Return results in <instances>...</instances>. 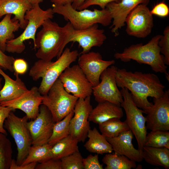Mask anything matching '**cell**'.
<instances>
[{"instance_id":"cell-1","label":"cell","mask_w":169,"mask_h":169,"mask_svg":"<svg viewBox=\"0 0 169 169\" xmlns=\"http://www.w3.org/2000/svg\"><path fill=\"white\" fill-rule=\"evenodd\" d=\"M115 79L118 87L126 88L131 92L135 103L145 114L153 104L148 100V97L158 98L164 93V85L158 77L153 73L118 69Z\"/></svg>"},{"instance_id":"cell-2","label":"cell","mask_w":169,"mask_h":169,"mask_svg":"<svg viewBox=\"0 0 169 169\" xmlns=\"http://www.w3.org/2000/svg\"><path fill=\"white\" fill-rule=\"evenodd\" d=\"M161 36L158 34L154 36L145 44L142 43L132 44L125 48L122 52L115 53L114 57L125 62L133 60L140 64L148 65L156 73H164L169 81L167 66L165 63L164 56L160 54L158 44Z\"/></svg>"},{"instance_id":"cell-3","label":"cell","mask_w":169,"mask_h":169,"mask_svg":"<svg viewBox=\"0 0 169 169\" xmlns=\"http://www.w3.org/2000/svg\"><path fill=\"white\" fill-rule=\"evenodd\" d=\"M79 56L77 50H71L66 48L55 61L39 59L30 69L29 75L33 80H42L38 90L42 95H46L50 88L62 73L71 64L75 61Z\"/></svg>"},{"instance_id":"cell-4","label":"cell","mask_w":169,"mask_h":169,"mask_svg":"<svg viewBox=\"0 0 169 169\" xmlns=\"http://www.w3.org/2000/svg\"><path fill=\"white\" fill-rule=\"evenodd\" d=\"M42 28L36 35L34 49H38L36 57L45 61L58 58L65 48L66 32L64 26L60 27L51 19L46 20Z\"/></svg>"},{"instance_id":"cell-5","label":"cell","mask_w":169,"mask_h":169,"mask_svg":"<svg viewBox=\"0 0 169 169\" xmlns=\"http://www.w3.org/2000/svg\"><path fill=\"white\" fill-rule=\"evenodd\" d=\"M52 10L54 13L61 15L76 30L88 28L96 24L104 26H109L112 23V18L108 9L93 10L85 9L81 10L74 9L71 4L58 5L53 4Z\"/></svg>"},{"instance_id":"cell-6","label":"cell","mask_w":169,"mask_h":169,"mask_svg":"<svg viewBox=\"0 0 169 169\" xmlns=\"http://www.w3.org/2000/svg\"><path fill=\"white\" fill-rule=\"evenodd\" d=\"M54 14L52 8L43 10L40 7L39 4L33 6L25 13L24 18L28 21V23L23 32L17 38L7 42L5 51L20 54L25 49L24 43L25 41L32 39L34 44L37 29L42 26L46 20L52 19Z\"/></svg>"},{"instance_id":"cell-7","label":"cell","mask_w":169,"mask_h":169,"mask_svg":"<svg viewBox=\"0 0 169 169\" xmlns=\"http://www.w3.org/2000/svg\"><path fill=\"white\" fill-rule=\"evenodd\" d=\"M43 96L42 104L50 112L55 122L61 120L72 111L79 99L68 93L58 78Z\"/></svg>"},{"instance_id":"cell-8","label":"cell","mask_w":169,"mask_h":169,"mask_svg":"<svg viewBox=\"0 0 169 169\" xmlns=\"http://www.w3.org/2000/svg\"><path fill=\"white\" fill-rule=\"evenodd\" d=\"M28 120L26 115L19 117L14 114L13 111H12L4 122V127L13 137L16 144L18 154L16 162L18 165L26 158L32 145V138L27 124Z\"/></svg>"},{"instance_id":"cell-9","label":"cell","mask_w":169,"mask_h":169,"mask_svg":"<svg viewBox=\"0 0 169 169\" xmlns=\"http://www.w3.org/2000/svg\"><path fill=\"white\" fill-rule=\"evenodd\" d=\"M120 91L123 98L120 106L125 111L126 119L125 121L135 137L138 149L142 151L147 134L144 112L135 104L131 93L126 88H121Z\"/></svg>"},{"instance_id":"cell-10","label":"cell","mask_w":169,"mask_h":169,"mask_svg":"<svg viewBox=\"0 0 169 169\" xmlns=\"http://www.w3.org/2000/svg\"><path fill=\"white\" fill-rule=\"evenodd\" d=\"M64 26L66 32L65 47L69 42H77L82 49L81 54L90 51L93 47H100L106 39L104 30L99 28L98 24L82 30L74 29L69 22Z\"/></svg>"},{"instance_id":"cell-11","label":"cell","mask_w":169,"mask_h":169,"mask_svg":"<svg viewBox=\"0 0 169 169\" xmlns=\"http://www.w3.org/2000/svg\"><path fill=\"white\" fill-rule=\"evenodd\" d=\"M65 90L78 98L91 96L93 86L78 64L67 68L59 77Z\"/></svg>"},{"instance_id":"cell-12","label":"cell","mask_w":169,"mask_h":169,"mask_svg":"<svg viewBox=\"0 0 169 169\" xmlns=\"http://www.w3.org/2000/svg\"><path fill=\"white\" fill-rule=\"evenodd\" d=\"M118 69L114 65L108 67L100 75L101 82L93 87L92 94L98 103L108 101L120 106L123 101L121 93L118 88L115 79V74Z\"/></svg>"},{"instance_id":"cell-13","label":"cell","mask_w":169,"mask_h":169,"mask_svg":"<svg viewBox=\"0 0 169 169\" xmlns=\"http://www.w3.org/2000/svg\"><path fill=\"white\" fill-rule=\"evenodd\" d=\"M125 31L129 35L145 38L151 33L153 26V19L150 10L144 4L136 7L127 16Z\"/></svg>"},{"instance_id":"cell-14","label":"cell","mask_w":169,"mask_h":169,"mask_svg":"<svg viewBox=\"0 0 169 169\" xmlns=\"http://www.w3.org/2000/svg\"><path fill=\"white\" fill-rule=\"evenodd\" d=\"M90 96L84 99L79 98L75 105L74 114L69 126V135L79 142H84L90 129L89 117L93 108L90 103Z\"/></svg>"},{"instance_id":"cell-15","label":"cell","mask_w":169,"mask_h":169,"mask_svg":"<svg viewBox=\"0 0 169 169\" xmlns=\"http://www.w3.org/2000/svg\"><path fill=\"white\" fill-rule=\"evenodd\" d=\"M55 123L47 107L43 104H41L39 113L36 118L27 122L32 138V145H43L48 143Z\"/></svg>"},{"instance_id":"cell-16","label":"cell","mask_w":169,"mask_h":169,"mask_svg":"<svg viewBox=\"0 0 169 169\" xmlns=\"http://www.w3.org/2000/svg\"><path fill=\"white\" fill-rule=\"evenodd\" d=\"M154 104L146 112V125L151 131L169 130V90L163 95L153 98Z\"/></svg>"},{"instance_id":"cell-17","label":"cell","mask_w":169,"mask_h":169,"mask_svg":"<svg viewBox=\"0 0 169 169\" xmlns=\"http://www.w3.org/2000/svg\"><path fill=\"white\" fill-rule=\"evenodd\" d=\"M115 62L114 60H104L98 52L89 51L81 54L78 64L89 81L95 87L100 82V77L102 72Z\"/></svg>"},{"instance_id":"cell-18","label":"cell","mask_w":169,"mask_h":169,"mask_svg":"<svg viewBox=\"0 0 169 169\" xmlns=\"http://www.w3.org/2000/svg\"><path fill=\"white\" fill-rule=\"evenodd\" d=\"M43 99V96L39 92L38 88L33 86L16 99L0 102V105L9 107L13 110H20L25 113L29 119L33 120L39 113Z\"/></svg>"},{"instance_id":"cell-19","label":"cell","mask_w":169,"mask_h":169,"mask_svg":"<svg viewBox=\"0 0 169 169\" xmlns=\"http://www.w3.org/2000/svg\"><path fill=\"white\" fill-rule=\"evenodd\" d=\"M150 0H121L119 3H109L106 7L111 15L113 21L110 28L116 37L119 30L125 25L126 18L129 13L139 4L147 5Z\"/></svg>"},{"instance_id":"cell-20","label":"cell","mask_w":169,"mask_h":169,"mask_svg":"<svg viewBox=\"0 0 169 169\" xmlns=\"http://www.w3.org/2000/svg\"><path fill=\"white\" fill-rule=\"evenodd\" d=\"M133 136L131 131L129 130L117 137L106 138L115 153L124 155L136 162H141L143 160L142 151L134 147L132 142Z\"/></svg>"},{"instance_id":"cell-21","label":"cell","mask_w":169,"mask_h":169,"mask_svg":"<svg viewBox=\"0 0 169 169\" xmlns=\"http://www.w3.org/2000/svg\"><path fill=\"white\" fill-rule=\"evenodd\" d=\"M32 7L28 0H0V18L7 14H13L12 20H18L20 28L24 29L28 23L24 18L25 13Z\"/></svg>"},{"instance_id":"cell-22","label":"cell","mask_w":169,"mask_h":169,"mask_svg":"<svg viewBox=\"0 0 169 169\" xmlns=\"http://www.w3.org/2000/svg\"><path fill=\"white\" fill-rule=\"evenodd\" d=\"M122 109L120 106L109 101L98 103L91 111L89 120L99 124L113 118L120 119L123 116Z\"/></svg>"},{"instance_id":"cell-23","label":"cell","mask_w":169,"mask_h":169,"mask_svg":"<svg viewBox=\"0 0 169 169\" xmlns=\"http://www.w3.org/2000/svg\"><path fill=\"white\" fill-rule=\"evenodd\" d=\"M14 74L15 80L11 78L0 67V74L5 80L4 85L0 90V103L16 99L29 90L19 77V74L15 72Z\"/></svg>"},{"instance_id":"cell-24","label":"cell","mask_w":169,"mask_h":169,"mask_svg":"<svg viewBox=\"0 0 169 169\" xmlns=\"http://www.w3.org/2000/svg\"><path fill=\"white\" fill-rule=\"evenodd\" d=\"M88 140L84 145L86 150L91 153L103 154L111 153L113 150L106 137L100 134L96 127L89 130L87 135Z\"/></svg>"},{"instance_id":"cell-25","label":"cell","mask_w":169,"mask_h":169,"mask_svg":"<svg viewBox=\"0 0 169 169\" xmlns=\"http://www.w3.org/2000/svg\"><path fill=\"white\" fill-rule=\"evenodd\" d=\"M143 160L152 166L169 169V149L165 147L144 146L142 150Z\"/></svg>"},{"instance_id":"cell-26","label":"cell","mask_w":169,"mask_h":169,"mask_svg":"<svg viewBox=\"0 0 169 169\" xmlns=\"http://www.w3.org/2000/svg\"><path fill=\"white\" fill-rule=\"evenodd\" d=\"M11 14H7L0 22V48L4 52L7 42L15 38L14 33L20 28L18 20L13 21Z\"/></svg>"},{"instance_id":"cell-27","label":"cell","mask_w":169,"mask_h":169,"mask_svg":"<svg viewBox=\"0 0 169 169\" xmlns=\"http://www.w3.org/2000/svg\"><path fill=\"white\" fill-rule=\"evenodd\" d=\"M78 141L70 135L52 146V158L60 159L63 157L79 151Z\"/></svg>"},{"instance_id":"cell-28","label":"cell","mask_w":169,"mask_h":169,"mask_svg":"<svg viewBox=\"0 0 169 169\" xmlns=\"http://www.w3.org/2000/svg\"><path fill=\"white\" fill-rule=\"evenodd\" d=\"M52 147L48 143L43 145H32L27 156L21 164L24 165L33 162L41 163L52 158Z\"/></svg>"},{"instance_id":"cell-29","label":"cell","mask_w":169,"mask_h":169,"mask_svg":"<svg viewBox=\"0 0 169 169\" xmlns=\"http://www.w3.org/2000/svg\"><path fill=\"white\" fill-rule=\"evenodd\" d=\"M102 161L106 165L105 169H131L136 166V161L115 152L107 153Z\"/></svg>"},{"instance_id":"cell-30","label":"cell","mask_w":169,"mask_h":169,"mask_svg":"<svg viewBox=\"0 0 169 169\" xmlns=\"http://www.w3.org/2000/svg\"><path fill=\"white\" fill-rule=\"evenodd\" d=\"M120 119L113 118L99 124L101 133L106 138H113L130 130L125 121L122 122Z\"/></svg>"},{"instance_id":"cell-31","label":"cell","mask_w":169,"mask_h":169,"mask_svg":"<svg viewBox=\"0 0 169 169\" xmlns=\"http://www.w3.org/2000/svg\"><path fill=\"white\" fill-rule=\"evenodd\" d=\"M74 114V111L73 110L61 120L55 123L48 144L53 146L69 135L70 122Z\"/></svg>"},{"instance_id":"cell-32","label":"cell","mask_w":169,"mask_h":169,"mask_svg":"<svg viewBox=\"0 0 169 169\" xmlns=\"http://www.w3.org/2000/svg\"><path fill=\"white\" fill-rule=\"evenodd\" d=\"M144 146L169 149V131L161 130L151 131L146 136Z\"/></svg>"},{"instance_id":"cell-33","label":"cell","mask_w":169,"mask_h":169,"mask_svg":"<svg viewBox=\"0 0 169 169\" xmlns=\"http://www.w3.org/2000/svg\"><path fill=\"white\" fill-rule=\"evenodd\" d=\"M12 154L11 141L5 134L0 132V169H9Z\"/></svg>"},{"instance_id":"cell-34","label":"cell","mask_w":169,"mask_h":169,"mask_svg":"<svg viewBox=\"0 0 169 169\" xmlns=\"http://www.w3.org/2000/svg\"><path fill=\"white\" fill-rule=\"evenodd\" d=\"M83 158L79 151L60 159L61 169H84Z\"/></svg>"},{"instance_id":"cell-35","label":"cell","mask_w":169,"mask_h":169,"mask_svg":"<svg viewBox=\"0 0 169 169\" xmlns=\"http://www.w3.org/2000/svg\"><path fill=\"white\" fill-rule=\"evenodd\" d=\"M163 35H162L159 42L160 52L164 57L165 63L169 65V26H167L164 29Z\"/></svg>"},{"instance_id":"cell-36","label":"cell","mask_w":169,"mask_h":169,"mask_svg":"<svg viewBox=\"0 0 169 169\" xmlns=\"http://www.w3.org/2000/svg\"><path fill=\"white\" fill-rule=\"evenodd\" d=\"M84 169H103V164L99 161L98 154L93 155L90 154L83 159Z\"/></svg>"},{"instance_id":"cell-37","label":"cell","mask_w":169,"mask_h":169,"mask_svg":"<svg viewBox=\"0 0 169 169\" xmlns=\"http://www.w3.org/2000/svg\"><path fill=\"white\" fill-rule=\"evenodd\" d=\"M121 0H86L77 9L81 10L87 9L94 5L99 6L101 9H105L109 3L112 2L119 3Z\"/></svg>"},{"instance_id":"cell-38","label":"cell","mask_w":169,"mask_h":169,"mask_svg":"<svg viewBox=\"0 0 169 169\" xmlns=\"http://www.w3.org/2000/svg\"><path fill=\"white\" fill-rule=\"evenodd\" d=\"M153 15L161 17H167L169 14V8L167 5L164 1L155 4L150 10Z\"/></svg>"},{"instance_id":"cell-39","label":"cell","mask_w":169,"mask_h":169,"mask_svg":"<svg viewBox=\"0 0 169 169\" xmlns=\"http://www.w3.org/2000/svg\"><path fill=\"white\" fill-rule=\"evenodd\" d=\"M15 59L13 57L7 55L0 48V67L5 70H8L11 72L14 71L13 67Z\"/></svg>"},{"instance_id":"cell-40","label":"cell","mask_w":169,"mask_h":169,"mask_svg":"<svg viewBox=\"0 0 169 169\" xmlns=\"http://www.w3.org/2000/svg\"><path fill=\"white\" fill-rule=\"evenodd\" d=\"M35 169H61V160L51 158L37 164Z\"/></svg>"},{"instance_id":"cell-41","label":"cell","mask_w":169,"mask_h":169,"mask_svg":"<svg viewBox=\"0 0 169 169\" xmlns=\"http://www.w3.org/2000/svg\"><path fill=\"white\" fill-rule=\"evenodd\" d=\"M13 67L14 72L19 74H23L27 72L28 65L27 62L24 59H17L14 60Z\"/></svg>"},{"instance_id":"cell-42","label":"cell","mask_w":169,"mask_h":169,"mask_svg":"<svg viewBox=\"0 0 169 169\" xmlns=\"http://www.w3.org/2000/svg\"><path fill=\"white\" fill-rule=\"evenodd\" d=\"M12 111L14 110L9 107L0 105V132L5 134H7V132L4 128V121Z\"/></svg>"},{"instance_id":"cell-43","label":"cell","mask_w":169,"mask_h":169,"mask_svg":"<svg viewBox=\"0 0 169 169\" xmlns=\"http://www.w3.org/2000/svg\"><path fill=\"white\" fill-rule=\"evenodd\" d=\"M37 162H33L28 164L17 165L16 161L13 159L11 162L9 169H35Z\"/></svg>"},{"instance_id":"cell-44","label":"cell","mask_w":169,"mask_h":169,"mask_svg":"<svg viewBox=\"0 0 169 169\" xmlns=\"http://www.w3.org/2000/svg\"><path fill=\"white\" fill-rule=\"evenodd\" d=\"M53 4L58 5H63L73 3L74 0H49Z\"/></svg>"},{"instance_id":"cell-45","label":"cell","mask_w":169,"mask_h":169,"mask_svg":"<svg viewBox=\"0 0 169 169\" xmlns=\"http://www.w3.org/2000/svg\"><path fill=\"white\" fill-rule=\"evenodd\" d=\"M86 0H74L72 3V7L75 9L78 8Z\"/></svg>"},{"instance_id":"cell-46","label":"cell","mask_w":169,"mask_h":169,"mask_svg":"<svg viewBox=\"0 0 169 169\" xmlns=\"http://www.w3.org/2000/svg\"><path fill=\"white\" fill-rule=\"evenodd\" d=\"M43 0H28V2L32 5H33L37 4H39L40 3L43 2Z\"/></svg>"},{"instance_id":"cell-47","label":"cell","mask_w":169,"mask_h":169,"mask_svg":"<svg viewBox=\"0 0 169 169\" xmlns=\"http://www.w3.org/2000/svg\"><path fill=\"white\" fill-rule=\"evenodd\" d=\"M2 78L0 77V90L2 89L1 82H2Z\"/></svg>"}]
</instances>
